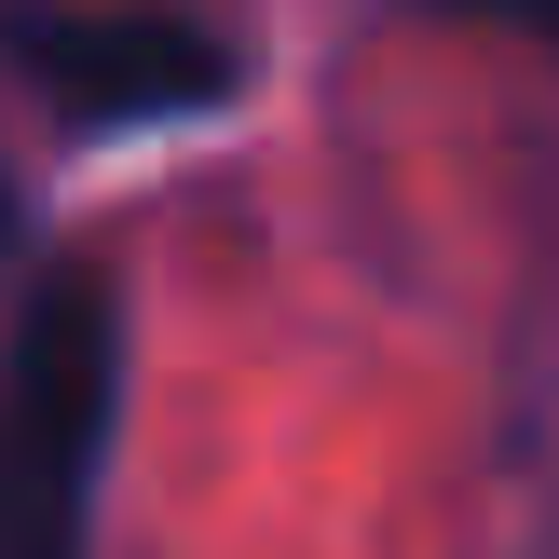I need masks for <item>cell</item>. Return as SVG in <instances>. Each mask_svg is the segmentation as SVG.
Instances as JSON below:
<instances>
[{"label": "cell", "instance_id": "6da1fadb", "mask_svg": "<svg viewBox=\"0 0 559 559\" xmlns=\"http://www.w3.org/2000/svg\"><path fill=\"white\" fill-rule=\"evenodd\" d=\"M109 424H123V300L109 273H41L0 328V559H82Z\"/></svg>", "mask_w": 559, "mask_h": 559}, {"label": "cell", "instance_id": "7a4b0ae2", "mask_svg": "<svg viewBox=\"0 0 559 559\" xmlns=\"http://www.w3.org/2000/svg\"><path fill=\"white\" fill-rule=\"evenodd\" d=\"M14 55L69 123H205L246 96V55L205 14H27Z\"/></svg>", "mask_w": 559, "mask_h": 559}, {"label": "cell", "instance_id": "3957f363", "mask_svg": "<svg viewBox=\"0 0 559 559\" xmlns=\"http://www.w3.org/2000/svg\"><path fill=\"white\" fill-rule=\"evenodd\" d=\"M0 233H14V205H0Z\"/></svg>", "mask_w": 559, "mask_h": 559}]
</instances>
